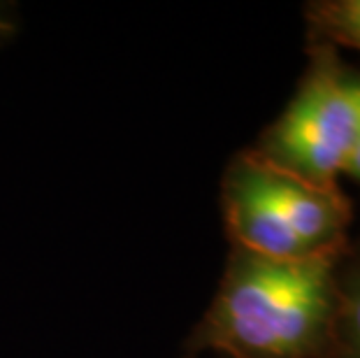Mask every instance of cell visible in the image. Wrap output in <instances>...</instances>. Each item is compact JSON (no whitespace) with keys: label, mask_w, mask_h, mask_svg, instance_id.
<instances>
[{"label":"cell","mask_w":360,"mask_h":358,"mask_svg":"<svg viewBox=\"0 0 360 358\" xmlns=\"http://www.w3.org/2000/svg\"><path fill=\"white\" fill-rule=\"evenodd\" d=\"M340 251L297 261L235 249L193 345L231 358H311L337 314Z\"/></svg>","instance_id":"obj_1"},{"label":"cell","mask_w":360,"mask_h":358,"mask_svg":"<svg viewBox=\"0 0 360 358\" xmlns=\"http://www.w3.org/2000/svg\"><path fill=\"white\" fill-rule=\"evenodd\" d=\"M358 140L360 79L347 77L330 51L321 49L300 91L249 154L314 186H337Z\"/></svg>","instance_id":"obj_2"},{"label":"cell","mask_w":360,"mask_h":358,"mask_svg":"<svg viewBox=\"0 0 360 358\" xmlns=\"http://www.w3.org/2000/svg\"><path fill=\"white\" fill-rule=\"evenodd\" d=\"M260 191L267 196L283 217L295 238L309 254H333L342 251L347 235L351 207L337 186H314L309 181L290 177L274 167L260 163L247 151Z\"/></svg>","instance_id":"obj_3"},{"label":"cell","mask_w":360,"mask_h":358,"mask_svg":"<svg viewBox=\"0 0 360 358\" xmlns=\"http://www.w3.org/2000/svg\"><path fill=\"white\" fill-rule=\"evenodd\" d=\"M224 217L235 249L274 261H297L314 256L260 191L247 154L237 156L226 172Z\"/></svg>","instance_id":"obj_4"},{"label":"cell","mask_w":360,"mask_h":358,"mask_svg":"<svg viewBox=\"0 0 360 358\" xmlns=\"http://www.w3.org/2000/svg\"><path fill=\"white\" fill-rule=\"evenodd\" d=\"M314 28L330 42L360 51V0H330L309 10Z\"/></svg>","instance_id":"obj_5"},{"label":"cell","mask_w":360,"mask_h":358,"mask_svg":"<svg viewBox=\"0 0 360 358\" xmlns=\"http://www.w3.org/2000/svg\"><path fill=\"white\" fill-rule=\"evenodd\" d=\"M344 340L349 345V354L360 358V268L344 279L342 288H337V314Z\"/></svg>","instance_id":"obj_6"},{"label":"cell","mask_w":360,"mask_h":358,"mask_svg":"<svg viewBox=\"0 0 360 358\" xmlns=\"http://www.w3.org/2000/svg\"><path fill=\"white\" fill-rule=\"evenodd\" d=\"M14 30H17V12L12 5L0 3V47L14 35Z\"/></svg>","instance_id":"obj_7"},{"label":"cell","mask_w":360,"mask_h":358,"mask_svg":"<svg viewBox=\"0 0 360 358\" xmlns=\"http://www.w3.org/2000/svg\"><path fill=\"white\" fill-rule=\"evenodd\" d=\"M344 174H349L351 179H356L360 184V140L356 144V151H354V156H351V161L347 165V170H344Z\"/></svg>","instance_id":"obj_8"}]
</instances>
